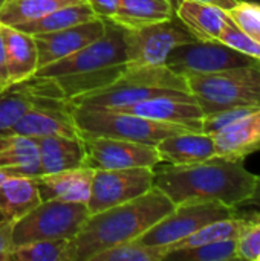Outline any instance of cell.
I'll return each instance as SVG.
<instances>
[{"instance_id": "obj_15", "label": "cell", "mask_w": 260, "mask_h": 261, "mask_svg": "<svg viewBox=\"0 0 260 261\" xmlns=\"http://www.w3.org/2000/svg\"><path fill=\"white\" fill-rule=\"evenodd\" d=\"M112 110L138 115L159 122L184 125L192 132H202L204 112L192 95H164Z\"/></svg>"}, {"instance_id": "obj_13", "label": "cell", "mask_w": 260, "mask_h": 261, "mask_svg": "<svg viewBox=\"0 0 260 261\" xmlns=\"http://www.w3.org/2000/svg\"><path fill=\"white\" fill-rule=\"evenodd\" d=\"M3 135H20L32 139L44 136L81 138L72 118V104L64 99H49L32 107Z\"/></svg>"}, {"instance_id": "obj_21", "label": "cell", "mask_w": 260, "mask_h": 261, "mask_svg": "<svg viewBox=\"0 0 260 261\" xmlns=\"http://www.w3.org/2000/svg\"><path fill=\"white\" fill-rule=\"evenodd\" d=\"M40 176L86 167V150L81 138L44 136L37 139Z\"/></svg>"}, {"instance_id": "obj_1", "label": "cell", "mask_w": 260, "mask_h": 261, "mask_svg": "<svg viewBox=\"0 0 260 261\" xmlns=\"http://www.w3.org/2000/svg\"><path fill=\"white\" fill-rule=\"evenodd\" d=\"M127 67L124 26L106 18L103 37L66 58L38 67L32 78L48 83L60 99L72 101L112 84Z\"/></svg>"}, {"instance_id": "obj_8", "label": "cell", "mask_w": 260, "mask_h": 261, "mask_svg": "<svg viewBox=\"0 0 260 261\" xmlns=\"http://www.w3.org/2000/svg\"><path fill=\"white\" fill-rule=\"evenodd\" d=\"M126 55L130 66H164L169 54L179 44L196 41L193 34L176 17L162 21L124 28Z\"/></svg>"}, {"instance_id": "obj_17", "label": "cell", "mask_w": 260, "mask_h": 261, "mask_svg": "<svg viewBox=\"0 0 260 261\" xmlns=\"http://www.w3.org/2000/svg\"><path fill=\"white\" fill-rule=\"evenodd\" d=\"M49 99H60L51 86L41 80L31 78L0 90V133L14 125L28 110Z\"/></svg>"}, {"instance_id": "obj_38", "label": "cell", "mask_w": 260, "mask_h": 261, "mask_svg": "<svg viewBox=\"0 0 260 261\" xmlns=\"http://www.w3.org/2000/svg\"><path fill=\"white\" fill-rule=\"evenodd\" d=\"M9 76H8V64H6V46H5V37L2 31L0 23V90H5L9 87Z\"/></svg>"}, {"instance_id": "obj_33", "label": "cell", "mask_w": 260, "mask_h": 261, "mask_svg": "<svg viewBox=\"0 0 260 261\" xmlns=\"http://www.w3.org/2000/svg\"><path fill=\"white\" fill-rule=\"evenodd\" d=\"M219 41L224 43V44H228L230 47H233V49H236V50H239V52H242V54L260 61V41L245 35L242 31H239L233 24V21L228 23V26L224 29Z\"/></svg>"}, {"instance_id": "obj_27", "label": "cell", "mask_w": 260, "mask_h": 261, "mask_svg": "<svg viewBox=\"0 0 260 261\" xmlns=\"http://www.w3.org/2000/svg\"><path fill=\"white\" fill-rule=\"evenodd\" d=\"M81 2L86 0H8L0 9V23L5 26H15Z\"/></svg>"}, {"instance_id": "obj_4", "label": "cell", "mask_w": 260, "mask_h": 261, "mask_svg": "<svg viewBox=\"0 0 260 261\" xmlns=\"http://www.w3.org/2000/svg\"><path fill=\"white\" fill-rule=\"evenodd\" d=\"M164 95H190L184 75L164 66H130L104 89L69 101L83 109H118Z\"/></svg>"}, {"instance_id": "obj_3", "label": "cell", "mask_w": 260, "mask_h": 261, "mask_svg": "<svg viewBox=\"0 0 260 261\" xmlns=\"http://www.w3.org/2000/svg\"><path fill=\"white\" fill-rule=\"evenodd\" d=\"M173 208L175 203L153 187L133 200L89 214L80 232L69 242V260L92 261L106 249L135 240Z\"/></svg>"}, {"instance_id": "obj_7", "label": "cell", "mask_w": 260, "mask_h": 261, "mask_svg": "<svg viewBox=\"0 0 260 261\" xmlns=\"http://www.w3.org/2000/svg\"><path fill=\"white\" fill-rule=\"evenodd\" d=\"M89 217L87 205L60 200H41L31 213L14 222L12 245L37 240H72Z\"/></svg>"}, {"instance_id": "obj_32", "label": "cell", "mask_w": 260, "mask_h": 261, "mask_svg": "<svg viewBox=\"0 0 260 261\" xmlns=\"http://www.w3.org/2000/svg\"><path fill=\"white\" fill-rule=\"evenodd\" d=\"M238 260L260 261V216L257 214L254 222L236 239Z\"/></svg>"}, {"instance_id": "obj_30", "label": "cell", "mask_w": 260, "mask_h": 261, "mask_svg": "<svg viewBox=\"0 0 260 261\" xmlns=\"http://www.w3.org/2000/svg\"><path fill=\"white\" fill-rule=\"evenodd\" d=\"M170 261H233L238 260L236 240H222L201 245L190 249L173 251L167 254Z\"/></svg>"}, {"instance_id": "obj_11", "label": "cell", "mask_w": 260, "mask_h": 261, "mask_svg": "<svg viewBox=\"0 0 260 261\" xmlns=\"http://www.w3.org/2000/svg\"><path fill=\"white\" fill-rule=\"evenodd\" d=\"M166 66L185 73H210L231 67L260 66V61L221 41H190L176 46L167 57Z\"/></svg>"}, {"instance_id": "obj_24", "label": "cell", "mask_w": 260, "mask_h": 261, "mask_svg": "<svg viewBox=\"0 0 260 261\" xmlns=\"http://www.w3.org/2000/svg\"><path fill=\"white\" fill-rule=\"evenodd\" d=\"M0 168L14 170L18 176H40L37 139L0 133Z\"/></svg>"}, {"instance_id": "obj_37", "label": "cell", "mask_w": 260, "mask_h": 261, "mask_svg": "<svg viewBox=\"0 0 260 261\" xmlns=\"http://www.w3.org/2000/svg\"><path fill=\"white\" fill-rule=\"evenodd\" d=\"M236 210H244V211H250V213H254V214H259L260 216V176L256 174V180H254V188H253V193L251 196L244 200Z\"/></svg>"}, {"instance_id": "obj_16", "label": "cell", "mask_w": 260, "mask_h": 261, "mask_svg": "<svg viewBox=\"0 0 260 261\" xmlns=\"http://www.w3.org/2000/svg\"><path fill=\"white\" fill-rule=\"evenodd\" d=\"M211 136L216 156L245 161L247 156L260 151V109L253 110Z\"/></svg>"}, {"instance_id": "obj_5", "label": "cell", "mask_w": 260, "mask_h": 261, "mask_svg": "<svg viewBox=\"0 0 260 261\" xmlns=\"http://www.w3.org/2000/svg\"><path fill=\"white\" fill-rule=\"evenodd\" d=\"M190 95L204 116L221 110L260 109V66L231 67L210 73H185Z\"/></svg>"}, {"instance_id": "obj_39", "label": "cell", "mask_w": 260, "mask_h": 261, "mask_svg": "<svg viewBox=\"0 0 260 261\" xmlns=\"http://www.w3.org/2000/svg\"><path fill=\"white\" fill-rule=\"evenodd\" d=\"M202 2H208V3H211V5H216V6L225 9V11L230 9V8H233V6L238 3V0H202Z\"/></svg>"}, {"instance_id": "obj_14", "label": "cell", "mask_w": 260, "mask_h": 261, "mask_svg": "<svg viewBox=\"0 0 260 261\" xmlns=\"http://www.w3.org/2000/svg\"><path fill=\"white\" fill-rule=\"evenodd\" d=\"M104 31L106 18L97 17L93 20L66 29L32 35L38 52V67H43L49 63L58 61L75 54L77 50L86 47L87 44L103 37Z\"/></svg>"}, {"instance_id": "obj_29", "label": "cell", "mask_w": 260, "mask_h": 261, "mask_svg": "<svg viewBox=\"0 0 260 261\" xmlns=\"http://www.w3.org/2000/svg\"><path fill=\"white\" fill-rule=\"evenodd\" d=\"M166 255V248L147 246L135 239L100 252L92 261H164Z\"/></svg>"}, {"instance_id": "obj_22", "label": "cell", "mask_w": 260, "mask_h": 261, "mask_svg": "<svg viewBox=\"0 0 260 261\" xmlns=\"http://www.w3.org/2000/svg\"><path fill=\"white\" fill-rule=\"evenodd\" d=\"M2 31L6 46L9 84L12 86L31 80L38 69V52L34 37L5 24H2Z\"/></svg>"}, {"instance_id": "obj_9", "label": "cell", "mask_w": 260, "mask_h": 261, "mask_svg": "<svg viewBox=\"0 0 260 261\" xmlns=\"http://www.w3.org/2000/svg\"><path fill=\"white\" fill-rule=\"evenodd\" d=\"M238 213L239 211L236 208L227 206L221 202H190L175 205L173 211L147 229L141 237H138V240L147 246L167 249L170 245L184 240L205 225L233 217Z\"/></svg>"}, {"instance_id": "obj_19", "label": "cell", "mask_w": 260, "mask_h": 261, "mask_svg": "<svg viewBox=\"0 0 260 261\" xmlns=\"http://www.w3.org/2000/svg\"><path fill=\"white\" fill-rule=\"evenodd\" d=\"M175 14L199 41H219L231 23L225 9L202 0H175Z\"/></svg>"}, {"instance_id": "obj_41", "label": "cell", "mask_w": 260, "mask_h": 261, "mask_svg": "<svg viewBox=\"0 0 260 261\" xmlns=\"http://www.w3.org/2000/svg\"><path fill=\"white\" fill-rule=\"evenodd\" d=\"M6 2H8V0H0V9L5 6V3H6Z\"/></svg>"}, {"instance_id": "obj_12", "label": "cell", "mask_w": 260, "mask_h": 261, "mask_svg": "<svg viewBox=\"0 0 260 261\" xmlns=\"http://www.w3.org/2000/svg\"><path fill=\"white\" fill-rule=\"evenodd\" d=\"M86 150V167L93 170L118 168H155L161 164L155 145L115 139V138H83Z\"/></svg>"}, {"instance_id": "obj_23", "label": "cell", "mask_w": 260, "mask_h": 261, "mask_svg": "<svg viewBox=\"0 0 260 261\" xmlns=\"http://www.w3.org/2000/svg\"><path fill=\"white\" fill-rule=\"evenodd\" d=\"M41 202L37 177L14 176L0 184V216L17 222Z\"/></svg>"}, {"instance_id": "obj_40", "label": "cell", "mask_w": 260, "mask_h": 261, "mask_svg": "<svg viewBox=\"0 0 260 261\" xmlns=\"http://www.w3.org/2000/svg\"><path fill=\"white\" fill-rule=\"evenodd\" d=\"M14 176H18L14 170H6V168H0V184L9 177H14Z\"/></svg>"}, {"instance_id": "obj_10", "label": "cell", "mask_w": 260, "mask_h": 261, "mask_svg": "<svg viewBox=\"0 0 260 261\" xmlns=\"http://www.w3.org/2000/svg\"><path fill=\"white\" fill-rule=\"evenodd\" d=\"M155 170L146 167L95 170L87 200L89 214L133 200L153 188Z\"/></svg>"}, {"instance_id": "obj_34", "label": "cell", "mask_w": 260, "mask_h": 261, "mask_svg": "<svg viewBox=\"0 0 260 261\" xmlns=\"http://www.w3.org/2000/svg\"><path fill=\"white\" fill-rule=\"evenodd\" d=\"M253 110H256V109L239 107V109H228V110H221V112H216L211 115H205L202 119V132L207 135H215V133L221 132L222 128L231 125L242 116L251 113Z\"/></svg>"}, {"instance_id": "obj_35", "label": "cell", "mask_w": 260, "mask_h": 261, "mask_svg": "<svg viewBox=\"0 0 260 261\" xmlns=\"http://www.w3.org/2000/svg\"><path fill=\"white\" fill-rule=\"evenodd\" d=\"M12 226L14 222L11 220H0V261H9L12 245Z\"/></svg>"}, {"instance_id": "obj_25", "label": "cell", "mask_w": 260, "mask_h": 261, "mask_svg": "<svg viewBox=\"0 0 260 261\" xmlns=\"http://www.w3.org/2000/svg\"><path fill=\"white\" fill-rule=\"evenodd\" d=\"M175 15L173 0H120L115 15L110 18L124 28H138Z\"/></svg>"}, {"instance_id": "obj_6", "label": "cell", "mask_w": 260, "mask_h": 261, "mask_svg": "<svg viewBox=\"0 0 260 261\" xmlns=\"http://www.w3.org/2000/svg\"><path fill=\"white\" fill-rule=\"evenodd\" d=\"M72 118L83 138H115L156 145L167 136L192 132L184 125L159 122L112 109H83L72 106Z\"/></svg>"}, {"instance_id": "obj_31", "label": "cell", "mask_w": 260, "mask_h": 261, "mask_svg": "<svg viewBox=\"0 0 260 261\" xmlns=\"http://www.w3.org/2000/svg\"><path fill=\"white\" fill-rule=\"evenodd\" d=\"M227 15L239 31L260 41V3L238 0L233 8L227 9Z\"/></svg>"}, {"instance_id": "obj_18", "label": "cell", "mask_w": 260, "mask_h": 261, "mask_svg": "<svg viewBox=\"0 0 260 261\" xmlns=\"http://www.w3.org/2000/svg\"><path fill=\"white\" fill-rule=\"evenodd\" d=\"M93 171L95 170L90 167H78L52 174L37 176L41 200H60L87 205Z\"/></svg>"}, {"instance_id": "obj_2", "label": "cell", "mask_w": 260, "mask_h": 261, "mask_svg": "<svg viewBox=\"0 0 260 261\" xmlns=\"http://www.w3.org/2000/svg\"><path fill=\"white\" fill-rule=\"evenodd\" d=\"M153 170V187L175 205L221 202L238 208L251 196L256 180V174L244 167V161L219 156L190 165L159 164Z\"/></svg>"}, {"instance_id": "obj_36", "label": "cell", "mask_w": 260, "mask_h": 261, "mask_svg": "<svg viewBox=\"0 0 260 261\" xmlns=\"http://www.w3.org/2000/svg\"><path fill=\"white\" fill-rule=\"evenodd\" d=\"M86 3L92 8L97 17L101 18H112L118 9L120 0H86Z\"/></svg>"}, {"instance_id": "obj_26", "label": "cell", "mask_w": 260, "mask_h": 261, "mask_svg": "<svg viewBox=\"0 0 260 261\" xmlns=\"http://www.w3.org/2000/svg\"><path fill=\"white\" fill-rule=\"evenodd\" d=\"M93 18H97V14L92 11V8L86 2H81V3L60 8L41 18L20 23L12 28L20 29L26 34L35 35V34H46V32H55L60 29H66V28H70V26L93 20Z\"/></svg>"}, {"instance_id": "obj_28", "label": "cell", "mask_w": 260, "mask_h": 261, "mask_svg": "<svg viewBox=\"0 0 260 261\" xmlns=\"http://www.w3.org/2000/svg\"><path fill=\"white\" fill-rule=\"evenodd\" d=\"M69 242L64 239L57 240H37L14 246L9 261H70Z\"/></svg>"}, {"instance_id": "obj_20", "label": "cell", "mask_w": 260, "mask_h": 261, "mask_svg": "<svg viewBox=\"0 0 260 261\" xmlns=\"http://www.w3.org/2000/svg\"><path fill=\"white\" fill-rule=\"evenodd\" d=\"M161 164L190 165L199 164L216 156L211 135L204 132H182L164 138L156 145Z\"/></svg>"}]
</instances>
